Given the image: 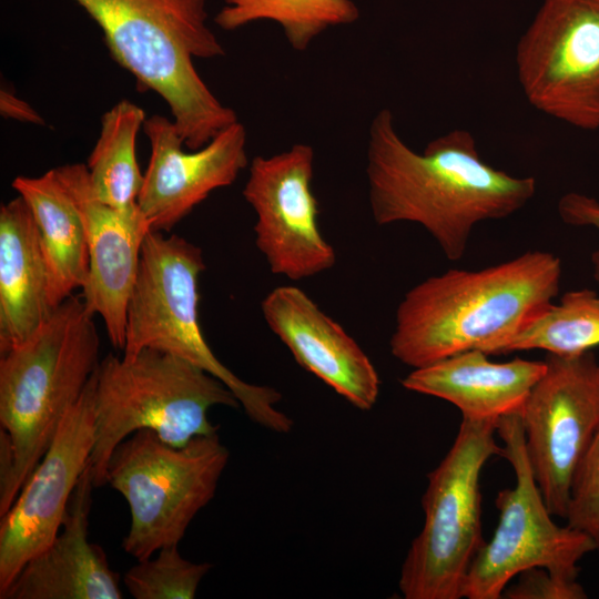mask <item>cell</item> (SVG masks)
Listing matches in <instances>:
<instances>
[{"mask_svg":"<svg viewBox=\"0 0 599 599\" xmlns=\"http://www.w3.org/2000/svg\"><path fill=\"white\" fill-rule=\"evenodd\" d=\"M94 316L81 295H72L1 355L0 427L16 456L17 497L99 367Z\"/></svg>","mask_w":599,"mask_h":599,"instance_id":"obj_4","label":"cell"},{"mask_svg":"<svg viewBox=\"0 0 599 599\" xmlns=\"http://www.w3.org/2000/svg\"><path fill=\"white\" fill-rule=\"evenodd\" d=\"M365 171L375 223H417L450 261L464 256L476 224L510 216L536 193L535 177H516L486 163L465 129L415 152L398 134L389 109L369 124Z\"/></svg>","mask_w":599,"mask_h":599,"instance_id":"obj_1","label":"cell"},{"mask_svg":"<svg viewBox=\"0 0 599 599\" xmlns=\"http://www.w3.org/2000/svg\"><path fill=\"white\" fill-rule=\"evenodd\" d=\"M517 580L505 588L507 599H583L587 593L577 581L559 577L542 567L521 571Z\"/></svg>","mask_w":599,"mask_h":599,"instance_id":"obj_26","label":"cell"},{"mask_svg":"<svg viewBox=\"0 0 599 599\" xmlns=\"http://www.w3.org/2000/svg\"><path fill=\"white\" fill-rule=\"evenodd\" d=\"M565 519L587 535L599 554V430L573 475Z\"/></svg>","mask_w":599,"mask_h":599,"instance_id":"obj_25","label":"cell"},{"mask_svg":"<svg viewBox=\"0 0 599 599\" xmlns=\"http://www.w3.org/2000/svg\"><path fill=\"white\" fill-rule=\"evenodd\" d=\"M545 370V361L516 357L495 363L486 353L470 349L414 368L400 383L408 390L453 404L465 419L498 422L520 414Z\"/></svg>","mask_w":599,"mask_h":599,"instance_id":"obj_18","label":"cell"},{"mask_svg":"<svg viewBox=\"0 0 599 599\" xmlns=\"http://www.w3.org/2000/svg\"><path fill=\"white\" fill-rule=\"evenodd\" d=\"M313 173V148L297 143L274 155L255 156L242 191L256 214V247L273 274L292 281L336 263L335 250L319 230Z\"/></svg>","mask_w":599,"mask_h":599,"instance_id":"obj_12","label":"cell"},{"mask_svg":"<svg viewBox=\"0 0 599 599\" xmlns=\"http://www.w3.org/2000/svg\"><path fill=\"white\" fill-rule=\"evenodd\" d=\"M0 113L7 119L32 124H44L43 118L29 103L6 89L0 91Z\"/></svg>","mask_w":599,"mask_h":599,"instance_id":"obj_28","label":"cell"},{"mask_svg":"<svg viewBox=\"0 0 599 599\" xmlns=\"http://www.w3.org/2000/svg\"><path fill=\"white\" fill-rule=\"evenodd\" d=\"M100 27L112 58L170 108L185 146L197 150L238 121L193 59L225 54L207 26L206 0H73Z\"/></svg>","mask_w":599,"mask_h":599,"instance_id":"obj_3","label":"cell"},{"mask_svg":"<svg viewBox=\"0 0 599 599\" xmlns=\"http://www.w3.org/2000/svg\"><path fill=\"white\" fill-rule=\"evenodd\" d=\"M560 278V258L542 251L430 276L398 304L390 353L413 368L470 349L494 355L552 304Z\"/></svg>","mask_w":599,"mask_h":599,"instance_id":"obj_2","label":"cell"},{"mask_svg":"<svg viewBox=\"0 0 599 599\" xmlns=\"http://www.w3.org/2000/svg\"><path fill=\"white\" fill-rule=\"evenodd\" d=\"M98 370V369H97ZM97 372L0 522V598L59 534L94 445Z\"/></svg>","mask_w":599,"mask_h":599,"instance_id":"obj_13","label":"cell"},{"mask_svg":"<svg viewBox=\"0 0 599 599\" xmlns=\"http://www.w3.org/2000/svg\"><path fill=\"white\" fill-rule=\"evenodd\" d=\"M545 362L518 416L540 493L565 519L573 475L599 430V364L592 351Z\"/></svg>","mask_w":599,"mask_h":599,"instance_id":"obj_11","label":"cell"},{"mask_svg":"<svg viewBox=\"0 0 599 599\" xmlns=\"http://www.w3.org/2000/svg\"><path fill=\"white\" fill-rule=\"evenodd\" d=\"M359 9L353 0H224L214 22L233 31L252 22L266 20L280 24L296 51L331 27L354 23Z\"/></svg>","mask_w":599,"mask_h":599,"instance_id":"obj_22","label":"cell"},{"mask_svg":"<svg viewBox=\"0 0 599 599\" xmlns=\"http://www.w3.org/2000/svg\"><path fill=\"white\" fill-rule=\"evenodd\" d=\"M145 113L135 103L121 100L101 118L97 143L88 159L92 190L104 204L125 215L140 213L138 199L144 174L136 161V138Z\"/></svg>","mask_w":599,"mask_h":599,"instance_id":"obj_21","label":"cell"},{"mask_svg":"<svg viewBox=\"0 0 599 599\" xmlns=\"http://www.w3.org/2000/svg\"><path fill=\"white\" fill-rule=\"evenodd\" d=\"M211 568V564L184 559L177 545H172L161 548L154 559L138 561L125 572L123 582L135 599H193Z\"/></svg>","mask_w":599,"mask_h":599,"instance_id":"obj_24","label":"cell"},{"mask_svg":"<svg viewBox=\"0 0 599 599\" xmlns=\"http://www.w3.org/2000/svg\"><path fill=\"white\" fill-rule=\"evenodd\" d=\"M12 187L33 214L48 267L49 298L55 308L88 281L89 252L82 216L54 169L40 176H17Z\"/></svg>","mask_w":599,"mask_h":599,"instance_id":"obj_20","label":"cell"},{"mask_svg":"<svg viewBox=\"0 0 599 599\" xmlns=\"http://www.w3.org/2000/svg\"><path fill=\"white\" fill-rule=\"evenodd\" d=\"M530 105L580 130L599 129V0H544L516 48Z\"/></svg>","mask_w":599,"mask_h":599,"instance_id":"obj_10","label":"cell"},{"mask_svg":"<svg viewBox=\"0 0 599 599\" xmlns=\"http://www.w3.org/2000/svg\"><path fill=\"white\" fill-rule=\"evenodd\" d=\"M599 346V295L589 288L566 292L494 355L544 349L577 356Z\"/></svg>","mask_w":599,"mask_h":599,"instance_id":"obj_23","label":"cell"},{"mask_svg":"<svg viewBox=\"0 0 599 599\" xmlns=\"http://www.w3.org/2000/svg\"><path fill=\"white\" fill-rule=\"evenodd\" d=\"M89 461L54 540L29 560L2 599H121L119 575L103 549L88 539L91 493Z\"/></svg>","mask_w":599,"mask_h":599,"instance_id":"obj_17","label":"cell"},{"mask_svg":"<svg viewBox=\"0 0 599 599\" xmlns=\"http://www.w3.org/2000/svg\"><path fill=\"white\" fill-rule=\"evenodd\" d=\"M54 170L85 227L89 276L81 296L89 311L103 319L112 346L123 351L128 305L151 225L141 211L130 216L101 202L85 164H64Z\"/></svg>","mask_w":599,"mask_h":599,"instance_id":"obj_15","label":"cell"},{"mask_svg":"<svg viewBox=\"0 0 599 599\" xmlns=\"http://www.w3.org/2000/svg\"><path fill=\"white\" fill-rule=\"evenodd\" d=\"M204 270L202 250L195 244L161 231L148 233L128 305L123 355L153 348L180 357L223 382L254 423L288 433L293 420L276 407L281 394L241 379L205 341L197 311L199 278Z\"/></svg>","mask_w":599,"mask_h":599,"instance_id":"obj_6","label":"cell"},{"mask_svg":"<svg viewBox=\"0 0 599 599\" xmlns=\"http://www.w3.org/2000/svg\"><path fill=\"white\" fill-rule=\"evenodd\" d=\"M53 309L39 231L18 195L0 209V355L31 336Z\"/></svg>","mask_w":599,"mask_h":599,"instance_id":"obj_19","label":"cell"},{"mask_svg":"<svg viewBox=\"0 0 599 599\" xmlns=\"http://www.w3.org/2000/svg\"><path fill=\"white\" fill-rule=\"evenodd\" d=\"M497 433L505 444L502 456L512 466L516 484L496 497L498 525L469 567L463 588V598L467 599L502 598L509 582L532 567L577 580L578 562L596 551L587 535L552 520L527 457L519 416L499 419Z\"/></svg>","mask_w":599,"mask_h":599,"instance_id":"obj_9","label":"cell"},{"mask_svg":"<svg viewBox=\"0 0 599 599\" xmlns=\"http://www.w3.org/2000/svg\"><path fill=\"white\" fill-rule=\"evenodd\" d=\"M214 406L241 407L223 382L180 357L153 348L121 357L108 354L97 370L90 457L94 488L108 484L109 459L131 434L149 429L182 447L217 432L207 419Z\"/></svg>","mask_w":599,"mask_h":599,"instance_id":"obj_5","label":"cell"},{"mask_svg":"<svg viewBox=\"0 0 599 599\" xmlns=\"http://www.w3.org/2000/svg\"><path fill=\"white\" fill-rule=\"evenodd\" d=\"M268 328L295 361L351 405L369 410L380 380L366 353L300 287L281 285L261 304Z\"/></svg>","mask_w":599,"mask_h":599,"instance_id":"obj_16","label":"cell"},{"mask_svg":"<svg viewBox=\"0 0 599 599\" xmlns=\"http://www.w3.org/2000/svg\"><path fill=\"white\" fill-rule=\"evenodd\" d=\"M560 219L573 226H593L599 231V202L578 192H569L558 201ZM593 277L599 284V250L592 253Z\"/></svg>","mask_w":599,"mask_h":599,"instance_id":"obj_27","label":"cell"},{"mask_svg":"<svg viewBox=\"0 0 599 599\" xmlns=\"http://www.w3.org/2000/svg\"><path fill=\"white\" fill-rule=\"evenodd\" d=\"M498 422L463 418L453 446L428 474L422 498L424 525L400 570L404 598H463L469 567L485 544L481 470L504 453L495 440Z\"/></svg>","mask_w":599,"mask_h":599,"instance_id":"obj_7","label":"cell"},{"mask_svg":"<svg viewBox=\"0 0 599 599\" xmlns=\"http://www.w3.org/2000/svg\"><path fill=\"white\" fill-rule=\"evenodd\" d=\"M143 129L151 156L138 206L153 231L169 232L213 191L231 185L248 164L247 133L240 121L191 152L184 151L173 120L154 114Z\"/></svg>","mask_w":599,"mask_h":599,"instance_id":"obj_14","label":"cell"},{"mask_svg":"<svg viewBox=\"0 0 599 599\" xmlns=\"http://www.w3.org/2000/svg\"><path fill=\"white\" fill-rule=\"evenodd\" d=\"M230 453L216 433L182 447L140 429L113 450L108 484L126 500L131 521L123 550L138 561L179 545L196 514L214 497Z\"/></svg>","mask_w":599,"mask_h":599,"instance_id":"obj_8","label":"cell"}]
</instances>
